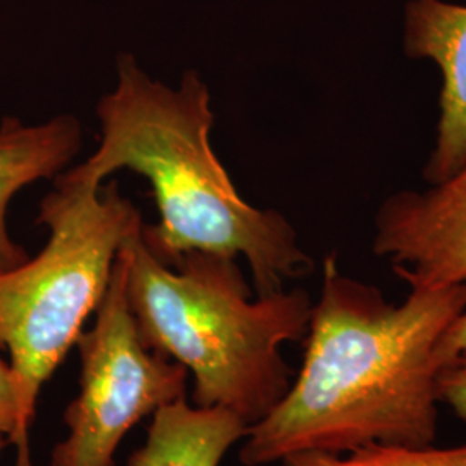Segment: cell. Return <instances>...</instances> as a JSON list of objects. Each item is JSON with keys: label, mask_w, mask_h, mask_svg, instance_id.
I'll return each mask as SVG.
<instances>
[{"label": "cell", "mask_w": 466, "mask_h": 466, "mask_svg": "<svg viewBox=\"0 0 466 466\" xmlns=\"http://www.w3.org/2000/svg\"><path fill=\"white\" fill-rule=\"evenodd\" d=\"M466 304V283L411 289L400 304L323 261L304 361L279 404L246 433L240 461L298 452L432 446L439 432V344Z\"/></svg>", "instance_id": "1"}, {"label": "cell", "mask_w": 466, "mask_h": 466, "mask_svg": "<svg viewBox=\"0 0 466 466\" xmlns=\"http://www.w3.org/2000/svg\"><path fill=\"white\" fill-rule=\"evenodd\" d=\"M100 138L90 157L67 171L94 185L117 169L149 180L159 223L142 237L165 265L188 252L246 258L256 296L283 290V283L313 269L289 219L240 198L211 147L215 115L198 73L177 88L152 80L132 54L117 59L115 88L97 106Z\"/></svg>", "instance_id": "2"}, {"label": "cell", "mask_w": 466, "mask_h": 466, "mask_svg": "<svg viewBox=\"0 0 466 466\" xmlns=\"http://www.w3.org/2000/svg\"><path fill=\"white\" fill-rule=\"evenodd\" d=\"M142 225L121 256L127 296L149 350L194 377V400L254 425L292 383L282 348L306 339L313 300L302 289L252 298L237 259L188 252L173 265L152 254Z\"/></svg>", "instance_id": "3"}, {"label": "cell", "mask_w": 466, "mask_h": 466, "mask_svg": "<svg viewBox=\"0 0 466 466\" xmlns=\"http://www.w3.org/2000/svg\"><path fill=\"white\" fill-rule=\"evenodd\" d=\"M36 223L49 230L44 249L0 271V350L9 352L21 408L11 441L15 466H34L30 429L38 394L76 346L107 290L125 238L144 221L116 184L102 187L66 173L42 200Z\"/></svg>", "instance_id": "4"}, {"label": "cell", "mask_w": 466, "mask_h": 466, "mask_svg": "<svg viewBox=\"0 0 466 466\" xmlns=\"http://www.w3.org/2000/svg\"><path fill=\"white\" fill-rule=\"evenodd\" d=\"M80 392L66 408L67 437L49 466H115V454L135 425L169 402L184 400L188 371L149 350L137 329L127 265L117 254L96 321L80 333Z\"/></svg>", "instance_id": "5"}, {"label": "cell", "mask_w": 466, "mask_h": 466, "mask_svg": "<svg viewBox=\"0 0 466 466\" xmlns=\"http://www.w3.org/2000/svg\"><path fill=\"white\" fill-rule=\"evenodd\" d=\"M371 249L411 289L465 283L466 167L442 184L383 200Z\"/></svg>", "instance_id": "6"}, {"label": "cell", "mask_w": 466, "mask_h": 466, "mask_svg": "<svg viewBox=\"0 0 466 466\" xmlns=\"http://www.w3.org/2000/svg\"><path fill=\"white\" fill-rule=\"evenodd\" d=\"M402 47L410 59L432 61L442 75L435 140L421 171L427 184H442L466 167V5L408 0Z\"/></svg>", "instance_id": "7"}, {"label": "cell", "mask_w": 466, "mask_h": 466, "mask_svg": "<svg viewBox=\"0 0 466 466\" xmlns=\"http://www.w3.org/2000/svg\"><path fill=\"white\" fill-rule=\"evenodd\" d=\"M82 128L73 116H57L40 125L17 117L0 123V271L26 261V252L13 240L7 211L19 190L61 173L78 154Z\"/></svg>", "instance_id": "8"}, {"label": "cell", "mask_w": 466, "mask_h": 466, "mask_svg": "<svg viewBox=\"0 0 466 466\" xmlns=\"http://www.w3.org/2000/svg\"><path fill=\"white\" fill-rule=\"evenodd\" d=\"M249 425L223 408L169 402L152 415L146 444L135 451L128 466H219Z\"/></svg>", "instance_id": "9"}, {"label": "cell", "mask_w": 466, "mask_h": 466, "mask_svg": "<svg viewBox=\"0 0 466 466\" xmlns=\"http://www.w3.org/2000/svg\"><path fill=\"white\" fill-rule=\"evenodd\" d=\"M283 466H466V442L450 448L370 446L348 454L308 451L290 454Z\"/></svg>", "instance_id": "10"}, {"label": "cell", "mask_w": 466, "mask_h": 466, "mask_svg": "<svg viewBox=\"0 0 466 466\" xmlns=\"http://www.w3.org/2000/svg\"><path fill=\"white\" fill-rule=\"evenodd\" d=\"M439 398L466 423V350L458 352L439 373Z\"/></svg>", "instance_id": "11"}, {"label": "cell", "mask_w": 466, "mask_h": 466, "mask_svg": "<svg viewBox=\"0 0 466 466\" xmlns=\"http://www.w3.org/2000/svg\"><path fill=\"white\" fill-rule=\"evenodd\" d=\"M19 396L13 368L0 358V433L9 439V444L19 429Z\"/></svg>", "instance_id": "12"}, {"label": "cell", "mask_w": 466, "mask_h": 466, "mask_svg": "<svg viewBox=\"0 0 466 466\" xmlns=\"http://www.w3.org/2000/svg\"><path fill=\"white\" fill-rule=\"evenodd\" d=\"M466 283V282H465ZM466 350V304L461 315L452 321L439 344V361L444 367L458 352Z\"/></svg>", "instance_id": "13"}, {"label": "cell", "mask_w": 466, "mask_h": 466, "mask_svg": "<svg viewBox=\"0 0 466 466\" xmlns=\"http://www.w3.org/2000/svg\"><path fill=\"white\" fill-rule=\"evenodd\" d=\"M7 444H9V439H7L5 435H2V433H0V451L4 450Z\"/></svg>", "instance_id": "14"}]
</instances>
